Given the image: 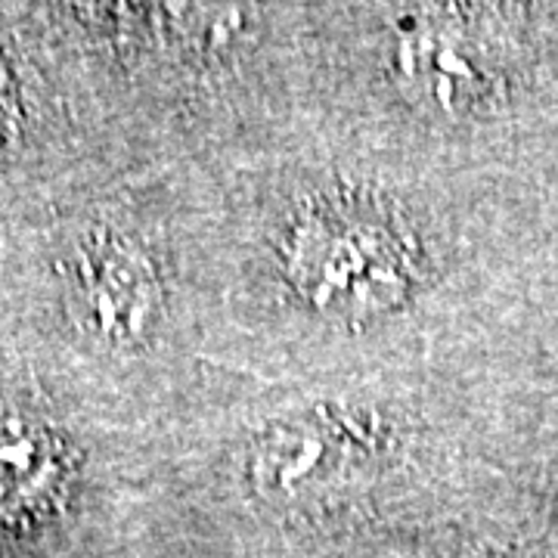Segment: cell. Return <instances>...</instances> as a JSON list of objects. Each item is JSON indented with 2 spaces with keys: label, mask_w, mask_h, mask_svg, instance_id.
Returning a JSON list of instances; mask_svg holds the SVG:
<instances>
[{
  "label": "cell",
  "mask_w": 558,
  "mask_h": 558,
  "mask_svg": "<svg viewBox=\"0 0 558 558\" xmlns=\"http://www.w3.org/2000/svg\"><path fill=\"white\" fill-rule=\"evenodd\" d=\"M289 274L314 307L369 317L398 304L410 270L388 230L360 220H311L289 248Z\"/></svg>",
  "instance_id": "1"
},
{
  "label": "cell",
  "mask_w": 558,
  "mask_h": 558,
  "mask_svg": "<svg viewBox=\"0 0 558 558\" xmlns=\"http://www.w3.org/2000/svg\"><path fill=\"white\" fill-rule=\"evenodd\" d=\"M75 301L84 323L112 344L143 339L156 317V277L146 258L119 236H90L75 252Z\"/></svg>",
  "instance_id": "2"
},
{
  "label": "cell",
  "mask_w": 558,
  "mask_h": 558,
  "mask_svg": "<svg viewBox=\"0 0 558 558\" xmlns=\"http://www.w3.org/2000/svg\"><path fill=\"white\" fill-rule=\"evenodd\" d=\"M366 435L329 410L286 418L255 440L248 475L267 497H299L332 478Z\"/></svg>",
  "instance_id": "3"
},
{
  "label": "cell",
  "mask_w": 558,
  "mask_h": 558,
  "mask_svg": "<svg viewBox=\"0 0 558 558\" xmlns=\"http://www.w3.org/2000/svg\"><path fill=\"white\" fill-rule=\"evenodd\" d=\"M60 475V453L47 428L0 418V515H20L47 497Z\"/></svg>",
  "instance_id": "4"
},
{
  "label": "cell",
  "mask_w": 558,
  "mask_h": 558,
  "mask_svg": "<svg viewBox=\"0 0 558 558\" xmlns=\"http://www.w3.org/2000/svg\"><path fill=\"white\" fill-rule=\"evenodd\" d=\"M400 72L416 84L418 90L444 109L472 100L478 90V72L472 60L440 32H413L398 47Z\"/></svg>",
  "instance_id": "5"
},
{
  "label": "cell",
  "mask_w": 558,
  "mask_h": 558,
  "mask_svg": "<svg viewBox=\"0 0 558 558\" xmlns=\"http://www.w3.org/2000/svg\"><path fill=\"white\" fill-rule=\"evenodd\" d=\"M10 69H7V60H3V53H0V124L7 119V112H10Z\"/></svg>",
  "instance_id": "6"
}]
</instances>
